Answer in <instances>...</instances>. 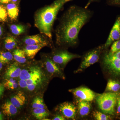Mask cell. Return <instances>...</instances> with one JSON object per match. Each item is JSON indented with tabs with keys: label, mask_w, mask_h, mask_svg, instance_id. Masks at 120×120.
<instances>
[{
	"label": "cell",
	"mask_w": 120,
	"mask_h": 120,
	"mask_svg": "<svg viewBox=\"0 0 120 120\" xmlns=\"http://www.w3.org/2000/svg\"><path fill=\"white\" fill-rule=\"evenodd\" d=\"M112 4L116 5L120 4V0H109Z\"/></svg>",
	"instance_id": "obj_37"
},
{
	"label": "cell",
	"mask_w": 120,
	"mask_h": 120,
	"mask_svg": "<svg viewBox=\"0 0 120 120\" xmlns=\"http://www.w3.org/2000/svg\"><path fill=\"white\" fill-rule=\"evenodd\" d=\"M72 0H55L37 12L35 17V25L41 33L52 38V26L58 12L65 4Z\"/></svg>",
	"instance_id": "obj_2"
},
{
	"label": "cell",
	"mask_w": 120,
	"mask_h": 120,
	"mask_svg": "<svg viewBox=\"0 0 120 120\" xmlns=\"http://www.w3.org/2000/svg\"><path fill=\"white\" fill-rule=\"evenodd\" d=\"M16 80L14 79L13 78H9V79H7L5 82L4 86V87L9 89V88L10 87L12 84L13 83L16 82Z\"/></svg>",
	"instance_id": "obj_29"
},
{
	"label": "cell",
	"mask_w": 120,
	"mask_h": 120,
	"mask_svg": "<svg viewBox=\"0 0 120 120\" xmlns=\"http://www.w3.org/2000/svg\"><path fill=\"white\" fill-rule=\"evenodd\" d=\"M26 99L25 94L21 91H19L11 98V102L17 108L22 107L26 103Z\"/></svg>",
	"instance_id": "obj_14"
},
{
	"label": "cell",
	"mask_w": 120,
	"mask_h": 120,
	"mask_svg": "<svg viewBox=\"0 0 120 120\" xmlns=\"http://www.w3.org/2000/svg\"><path fill=\"white\" fill-rule=\"evenodd\" d=\"M3 120V116H2V113H1V112H0V120Z\"/></svg>",
	"instance_id": "obj_41"
},
{
	"label": "cell",
	"mask_w": 120,
	"mask_h": 120,
	"mask_svg": "<svg viewBox=\"0 0 120 120\" xmlns=\"http://www.w3.org/2000/svg\"><path fill=\"white\" fill-rule=\"evenodd\" d=\"M61 113L67 119L75 120L76 116V108L72 103L64 102L61 103L59 107Z\"/></svg>",
	"instance_id": "obj_9"
},
{
	"label": "cell",
	"mask_w": 120,
	"mask_h": 120,
	"mask_svg": "<svg viewBox=\"0 0 120 120\" xmlns=\"http://www.w3.org/2000/svg\"><path fill=\"white\" fill-rule=\"evenodd\" d=\"M78 101L91 102L96 97L95 94L87 87H80L69 90Z\"/></svg>",
	"instance_id": "obj_7"
},
{
	"label": "cell",
	"mask_w": 120,
	"mask_h": 120,
	"mask_svg": "<svg viewBox=\"0 0 120 120\" xmlns=\"http://www.w3.org/2000/svg\"><path fill=\"white\" fill-rule=\"evenodd\" d=\"M13 55L10 52H0V62L2 64H7L12 60Z\"/></svg>",
	"instance_id": "obj_24"
},
{
	"label": "cell",
	"mask_w": 120,
	"mask_h": 120,
	"mask_svg": "<svg viewBox=\"0 0 120 120\" xmlns=\"http://www.w3.org/2000/svg\"><path fill=\"white\" fill-rule=\"evenodd\" d=\"M22 69L16 64H13L7 68L5 76L8 78H15L19 77Z\"/></svg>",
	"instance_id": "obj_16"
},
{
	"label": "cell",
	"mask_w": 120,
	"mask_h": 120,
	"mask_svg": "<svg viewBox=\"0 0 120 120\" xmlns=\"http://www.w3.org/2000/svg\"><path fill=\"white\" fill-rule=\"evenodd\" d=\"M10 29L12 34L16 35L22 34L26 31V27L22 24H12L10 26Z\"/></svg>",
	"instance_id": "obj_22"
},
{
	"label": "cell",
	"mask_w": 120,
	"mask_h": 120,
	"mask_svg": "<svg viewBox=\"0 0 120 120\" xmlns=\"http://www.w3.org/2000/svg\"><path fill=\"white\" fill-rule=\"evenodd\" d=\"M100 0H88V2L86 4V5L84 8H87L88 7H89V5H90L91 4L93 3V2H98Z\"/></svg>",
	"instance_id": "obj_32"
},
{
	"label": "cell",
	"mask_w": 120,
	"mask_h": 120,
	"mask_svg": "<svg viewBox=\"0 0 120 120\" xmlns=\"http://www.w3.org/2000/svg\"><path fill=\"white\" fill-rule=\"evenodd\" d=\"M120 39V16L116 19L112 27L107 41L104 45L103 48L109 47L114 42Z\"/></svg>",
	"instance_id": "obj_8"
},
{
	"label": "cell",
	"mask_w": 120,
	"mask_h": 120,
	"mask_svg": "<svg viewBox=\"0 0 120 120\" xmlns=\"http://www.w3.org/2000/svg\"><path fill=\"white\" fill-rule=\"evenodd\" d=\"M8 13L6 8L3 5H0V22H5L7 19Z\"/></svg>",
	"instance_id": "obj_27"
},
{
	"label": "cell",
	"mask_w": 120,
	"mask_h": 120,
	"mask_svg": "<svg viewBox=\"0 0 120 120\" xmlns=\"http://www.w3.org/2000/svg\"><path fill=\"white\" fill-rule=\"evenodd\" d=\"M2 109L4 114L8 116L15 115L18 111L17 107L9 101H7L3 104Z\"/></svg>",
	"instance_id": "obj_15"
},
{
	"label": "cell",
	"mask_w": 120,
	"mask_h": 120,
	"mask_svg": "<svg viewBox=\"0 0 120 120\" xmlns=\"http://www.w3.org/2000/svg\"><path fill=\"white\" fill-rule=\"evenodd\" d=\"M111 48L114 52H116L120 50V39L112 44Z\"/></svg>",
	"instance_id": "obj_28"
},
{
	"label": "cell",
	"mask_w": 120,
	"mask_h": 120,
	"mask_svg": "<svg viewBox=\"0 0 120 120\" xmlns=\"http://www.w3.org/2000/svg\"><path fill=\"white\" fill-rule=\"evenodd\" d=\"M19 85L22 88H26L27 87L26 81L25 80L20 79L19 81Z\"/></svg>",
	"instance_id": "obj_30"
},
{
	"label": "cell",
	"mask_w": 120,
	"mask_h": 120,
	"mask_svg": "<svg viewBox=\"0 0 120 120\" xmlns=\"http://www.w3.org/2000/svg\"><path fill=\"white\" fill-rule=\"evenodd\" d=\"M53 120H65V117L63 116L58 114L56 115L53 118Z\"/></svg>",
	"instance_id": "obj_31"
},
{
	"label": "cell",
	"mask_w": 120,
	"mask_h": 120,
	"mask_svg": "<svg viewBox=\"0 0 120 120\" xmlns=\"http://www.w3.org/2000/svg\"><path fill=\"white\" fill-rule=\"evenodd\" d=\"M41 73L39 68L33 67L29 69L22 70L19 77L20 79L25 80L34 78H42Z\"/></svg>",
	"instance_id": "obj_10"
},
{
	"label": "cell",
	"mask_w": 120,
	"mask_h": 120,
	"mask_svg": "<svg viewBox=\"0 0 120 120\" xmlns=\"http://www.w3.org/2000/svg\"><path fill=\"white\" fill-rule=\"evenodd\" d=\"M117 112L120 113V97L117 99Z\"/></svg>",
	"instance_id": "obj_34"
},
{
	"label": "cell",
	"mask_w": 120,
	"mask_h": 120,
	"mask_svg": "<svg viewBox=\"0 0 120 120\" xmlns=\"http://www.w3.org/2000/svg\"><path fill=\"white\" fill-rule=\"evenodd\" d=\"M3 33V29L2 27L0 26V36H1Z\"/></svg>",
	"instance_id": "obj_39"
},
{
	"label": "cell",
	"mask_w": 120,
	"mask_h": 120,
	"mask_svg": "<svg viewBox=\"0 0 120 120\" xmlns=\"http://www.w3.org/2000/svg\"><path fill=\"white\" fill-rule=\"evenodd\" d=\"M118 95L114 92H105L98 94L96 101L99 108L103 113L113 115Z\"/></svg>",
	"instance_id": "obj_3"
},
{
	"label": "cell",
	"mask_w": 120,
	"mask_h": 120,
	"mask_svg": "<svg viewBox=\"0 0 120 120\" xmlns=\"http://www.w3.org/2000/svg\"><path fill=\"white\" fill-rule=\"evenodd\" d=\"M104 67L110 73L115 75L120 76V60L116 58L109 52L103 57Z\"/></svg>",
	"instance_id": "obj_5"
},
{
	"label": "cell",
	"mask_w": 120,
	"mask_h": 120,
	"mask_svg": "<svg viewBox=\"0 0 120 120\" xmlns=\"http://www.w3.org/2000/svg\"><path fill=\"white\" fill-rule=\"evenodd\" d=\"M11 0H0V3L2 4H8Z\"/></svg>",
	"instance_id": "obj_38"
},
{
	"label": "cell",
	"mask_w": 120,
	"mask_h": 120,
	"mask_svg": "<svg viewBox=\"0 0 120 120\" xmlns=\"http://www.w3.org/2000/svg\"><path fill=\"white\" fill-rule=\"evenodd\" d=\"M47 45V42H45L37 45H26L23 50L27 56L32 59L34 57L39 50Z\"/></svg>",
	"instance_id": "obj_12"
},
{
	"label": "cell",
	"mask_w": 120,
	"mask_h": 120,
	"mask_svg": "<svg viewBox=\"0 0 120 120\" xmlns=\"http://www.w3.org/2000/svg\"><path fill=\"white\" fill-rule=\"evenodd\" d=\"M23 41L26 45H37L47 42L41 36L38 34L26 37L24 39Z\"/></svg>",
	"instance_id": "obj_17"
},
{
	"label": "cell",
	"mask_w": 120,
	"mask_h": 120,
	"mask_svg": "<svg viewBox=\"0 0 120 120\" xmlns=\"http://www.w3.org/2000/svg\"><path fill=\"white\" fill-rule=\"evenodd\" d=\"M81 56L78 54L69 52L67 50H61L54 54L52 60L60 67H64L71 61Z\"/></svg>",
	"instance_id": "obj_6"
},
{
	"label": "cell",
	"mask_w": 120,
	"mask_h": 120,
	"mask_svg": "<svg viewBox=\"0 0 120 120\" xmlns=\"http://www.w3.org/2000/svg\"><path fill=\"white\" fill-rule=\"evenodd\" d=\"M45 64L46 70L49 73L52 75L64 78L61 68L52 60L47 58L46 60Z\"/></svg>",
	"instance_id": "obj_11"
},
{
	"label": "cell",
	"mask_w": 120,
	"mask_h": 120,
	"mask_svg": "<svg viewBox=\"0 0 120 120\" xmlns=\"http://www.w3.org/2000/svg\"><path fill=\"white\" fill-rule=\"evenodd\" d=\"M11 0L12 1V2H17L18 0Z\"/></svg>",
	"instance_id": "obj_42"
},
{
	"label": "cell",
	"mask_w": 120,
	"mask_h": 120,
	"mask_svg": "<svg viewBox=\"0 0 120 120\" xmlns=\"http://www.w3.org/2000/svg\"><path fill=\"white\" fill-rule=\"evenodd\" d=\"M4 90V86L3 84H0V97L2 95Z\"/></svg>",
	"instance_id": "obj_35"
},
{
	"label": "cell",
	"mask_w": 120,
	"mask_h": 120,
	"mask_svg": "<svg viewBox=\"0 0 120 120\" xmlns=\"http://www.w3.org/2000/svg\"><path fill=\"white\" fill-rule=\"evenodd\" d=\"M112 54L113 55V56L116 57V58L120 60V50Z\"/></svg>",
	"instance_id": "obj_33"
},
{
	"label": "cell",
	"mask_w": 120,
	"mask_h": 120,
	"mask_svg": "<svg viewBox=\"0 0 120 120\" xmlns=\"http://www.w3.org/2000/svg\"><path fill=\"white\" fill-rule=\"evenodd\" d=\"M17 42L13 37H7L4 41V46L5 49L8 50L13 49L16 46Z\"/></svg>",
	"instance_id": "obj_23"
},
{
	"label": "cell",
	"mask_w": 120,
	"mask_h": 120,
	"mask_svg": "<svg viewBox=\"0 0 120 120\" xmlns=\"http://www.w3.org/2000/svg\"><path fill=\"white\" fill-rule=\"evenodd\" d=\"M26 55L23 50L16 49L13 52V57L17 62L20 64L25 63L26 60Z\"/></svg>",
	"instance_id": "obj_20"
},
{
	"label": "cell",
	"mask_w": 120,
	"mask_h": 120,
	"mask_svg": "<svg viewBox=\"0 0 120 120\" xmlns=\"http://www.w3.org/2000/svg\"><path fill=\"white\" fill-rule=\"evenodd\" d=\"M7 13L9 17L11 20H16L19 15V8L15 4H9L7 5Z\"/></svg>",
	"instance_id": "obj_18"
},
{
	"label": "cell",
	"mask_w": 120,
	"mask_h": 120,
	"mask_svg": "<svg viewBox=\"0 0 120 120\" xmlns=\"http://www.w3.org/2000/svg\"><path fill=\"white\" fill-rule=\"evenodd\" d=\"M32 114L36 119L38 120H43L49 116V113L45 108L34 109Z\"/></svg>",
	"instance_id": "obj_19"
},
{
	"label": "cell",
	"mask_w": 120,
	"mask_h": 120,
	"mask_svg": "<svg viewBox=\"0 0 120 120\" xmlns=\"http://www.w3.org/2000/svg\"><path fill=\"white\" fill-rule=\"evenodd\" d=\"M93 116L95 120H108L110 119V117L106 114L103 113L98 111L93 112Z\"/></svg>",
	"instance_id": "obj_26"
},
{
	"label": "cell",
	"mask_w": 120,
	"mask_h": 120,
	"mask_svg": "<svg viewBox=\"0 0 120 120\" xmlns=\"http://www.w3.org/2000/svg\"><path fill=\"white\" fill-rule=\"evenodd\" d=\"M32 107L34 109H44L45 107V105L42 98L40 97H37L34 98L32 102Z\"/></svg>",
	"instance_id": "obj_25"
},
{
	"label": "cell",
	"mask_w": 120,
	"mask_h": 120,
	"mask_svg": "<svg viewBox=\"0 0 120 120\" xmlns=\"http://www.w3.org/2000/svg\"><path fill=\"white\" fill-rule=\"evenodd\" d=\"M103 46H99L89 51L84 56L82 62L79 68L75 71V73L82 71L96 62H98L100 56Z\"/></svg>",
	"instance_id": "obj_4"
},
{
	"label": "cell",
	"mask_w": 120,
	"mask_h": 120,
	"mask_svg": "<svg viewBox=\"0 0 120 120\" xmlns=\"http://www.w3.org/2000/svg\"><path fill=\"white\" fill-rule=\"evenodd\" d=\"M18 86V84H17L16 82L15 83H13V84H12V85L9 87V90H14V89H16V88H17Z\"/></svg>",
	"instance_id": "obj_36"
},
{
	"label": "cell",
	"mask_w": 120,
	"mask_h": 120,
	"mask_svg": "<svg viewBox=\"0 0 120 120\" xmlns=\"http://www.w3.org/2000/svg\"><path fill=\"white\" fill-rule=\"evenodd\" d=\"M3 68V64L1 62H0V72Z\"/></svg>",
	"instance_id": "obj_40"
},
{
	"label": "cell",
	"mask_w": 120,
	"mask_h": 120,
	"mask_svg": "<svg viewBox=\"0 0 120 120\" xmlns=\"http://www.w3.org/2000/svg\"><path fill=\"white\" fill-rule=\"evenodd\" d=\"M91 105L90 102L78 101L77 108L80 116L82 117L87 116L90 113Z\"/></svg>",
	"instance_id": "obj_13"
},
{
	"label": "cell",
	"mask_w": 120,
	"mask_h": 120,
	"mask_svg": "<svg viewBox=\"0 0 120 120\" xmlns=\"http://www.w3.org/2000/svg\"><path fill=\"white\" fill-rule=\"evenodd\" d=\"M92 15L87 8L75 5L70 7L62 16L56 30L57 44L68 46L77 45L79 31Z\"/></svg>",
	"instance_id": "obj_1"
},
{
	"label": "cell",
	"mask_w": 120,
	"mask_h": 120,
	"mask_svg": "<svg viewBox=\"0 0 120 120\" xmlns=\"http://www.w3.org/2000/svg\"><path fill=\"white\" fill-rule=\"evenodd\" d=\"M120 89V83L118 81L109 79L107 82L106 91L116 92Z\"/></svg>",
	"instance_id": "obj_21"
}]
</instances>
